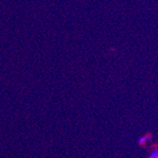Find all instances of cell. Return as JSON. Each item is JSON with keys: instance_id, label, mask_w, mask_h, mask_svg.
Listing matches in <instances>:
<instances>
[{"instance_id": "2", "label": "cell", "mask_w": 158, "mask_h": 158, "mask_svg": "<svg viewBox=\"0 0 158 158\" xmlns=\"http://www.w3.org/2000/svg\"><path fill=\"white\" fill-rule=\"evenodd\" d=\"M149 158H158V151H157V149H153L152 151V153H151Z\"/></svg>"}, {"instance_id": "1", "label": "cell", "mask_w": 158, "mask_h": 158, "mask_svg": "<svg viewBox=\"0 0 158 158\" xmlns=\"http://www.w3.org/2000/svg\"><path fill=\"white\" fill-rule=\"evenodd\" d=\"M151 135H145V136H143V137H141L140 139H139V144L140 145H144L145 144V143H147L150 139H151Z\"/></svg>"}]
</instances>
